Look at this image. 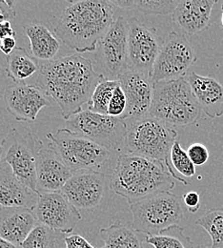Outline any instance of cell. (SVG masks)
Here are the masks:
<instances>
[{
  "label": "cell",
  "mask_w": 223,
  "mask_h": 248,
  "mask_svg": "<svg viewBox=\"0 0 223 248\" xmlns=\"http://www.w3.org/2000/svg\"><path fill=\"white\" fill-rule=\"evenodd\" d=\"M106 79L93 62L79 54L49 61L39 67L36 86L59 104L67 121L88 104L96 86Z\"/></svg>",
  "instance_id": "1"
},
{
  "label": "cell",
  "mask_w": 223,
  "mask_h": 248,
  "mask_svg": "<svg viewBox=\"0 0 223 248\" xmlns=\"http://www.w3.org/2000/svg\"><path fill=\"white\" fill-rule=\"evenodd\" d=\"M69 3L54 33L76 53L95 52L115 22L117 7L111 0H69Z\"/></svg>",
  "instance_id": "2"
},
{
  "label": "cell",
  "mask_w": 223,
  "mask_h": 248,
  "mask_svg": "<svg viewBox=\"0 0 223 248\" xmlns=\"http://www.w3.org/2000/svg\"><path fill=\"white\" fill-rule=\"evenodd\" d=\"M176 180L166 165L140 155L120 153L111 176L110 188L131 204L153 195L170 192Z\"/></svg>",
  "instance_id": "3"
},
{
  "label": "cell",
  "mask_w": 223,
  "mask_h": 248,
  "mask_svg": "<svg viewBox=\"0 0 223 248\" xmlns=\"http://www.w3.org/2000/svg\"><path fill=\"white\" fill-rule=\"evenodd\" d=\"M126 124L127 129L121 153L160 161L166 165L176 181L184 186L189 185V183L180 179L171 166V150L178 136L172 126L149 116L129 121Z\"/></svg>",
  "instance_id": "4"
},
{
  "label": "cell",
  "mask_w": 223,
  "mask_h": 248,
  "mask_svg": "<svg viewBox=\"0 0 223 248\" xmlns=\"http://www.w3.org/2000/svg\"><path fill=\"white\" fill-rule=\"evenodd\" d=\"M201 109L185 78L155 83L148 116L170 126H187L200 117Z\"/></svg>",
  "instance_id": "5"
},
{
  "label": "cell",
  "mask_w": 223,
  "mask_h": 248,
  "mask_svg": "<svg viewBox=\"0 0 223 248\" xmlns=\"http://www.w3.org/2000/svg\"><path fill=\"white\" fill-rule=\"evenodd\" d=\"M133 215L132 229L146 236L157 235L164 229L178 225L183 208L178 196L162 192L130 205Z\"/></svg>",
  "instance_id": "6"
},
{
  "label": "cell",
  "mask_w": 223,
  "mask_h": 248,
  "mask_svg": "<svg viewBox=\"0 0 223 248\" xmlns=\"http://www.w3.org/2000/svg\"><path fill=\"white\" fill-rule=\"evenodd\" d=\"M47 139L56 147L64 163L72 172L102 168L110 157V151L96 142L71 131L59 129L48 133Z\"/></svg>",
  "instance_id": "7"
},
{
  "label": "cell",
  "mask_w": 223,
  "mask_h": 248,
  "mask_svg": "<svg viewBox=\"0 0 223 248\" xmlns=\"http://www.w3.org/2000/svg\"><path fill=\"white\" fill-rule=\"evenodd\" d=\"M68 129L109 151L122 152L127 124L119 118L81 110L66 121Z\"/></svg>",
  "instance_id": "8"
},
{
  "label": "cell",
  "mask_w": 223,
  "mask_h": 248,
  "mask_svg": "<svg viewBox=\"0 0 223 248\" xmlns=\"http://www.w3.org/2000/svg\"><path fill=\"white\" fill-rule=\"evenodd\" d=\"M3 157L15 175L33 191L36 186V163L40 150L44 147L38 137L31 133H20L17 129L11 130L2 140Z\"/></svg>",
  "instance_id": "9"
},
{
  "label": "cell",
  "mask_w": 223,
  "mask_h": 248,
  "mask_svg": "<svg viewBox=\"0 0 223 248\" xmlns=\"http://www.w3.org/2000/svg\"><path fill=\"white\" fill-rule=\"evenodd\" d=\"M197 61L193 47L184 34L171 31L155 62L152 78L155 83L185 78Z\"/></svg>",
  "instance_id": "10"
},
{
  "label": "cell",
  "mask_w": 223,
  "mask_h": 248,
  "mask_svg": "<svg viewBox=\"0 0 223 248\" xmlns=\"http://www.w3.org/2000/svg\"><path fill=\"white\" fill-rule=\"evenodd\" d=\"M128 70L152 76L164 43L156 29L148 28L135 17L128 19Z\"/></svg>",
  "instance_id": "11"
},
{
  "label": "cell",
  "mask_w": 223,
  "mask_h": 248,
  "mask_svg": "<svg viewBox=\"0 0 223 248\" xmlns=\"http://www.w3.org/2000/svg\"><path fill=\"white\" fill-rule=\"evenodd\" d=\"M127 19L119 16L99 43L103 76L109 80H119L128 70Z\"/></svg>",
  "instance_id": "12"
},
{
  "label": "cell",
  "mask_w": 223,
  "mask_h": 248,
  "mask_svg": "<svg viewBox=\"0 0 223 248\" xmlns=\"http://www.w3.org/2000/svg\"><path fill=\"white\" fill-rule=\"evenodd\" d=\"M32 211L39 223L66 234L72 233L81 219L78 209L61 191L39 193L38 202Z\"/></svg>",
  "instance_id": "13"
},
{
  "label": "cell",
  "mask_w": 223,
  "mask_h": 248,
  "mask_svg": "<svg viewBox=\"0 0 223 248\" xmlns=\"http://www.w3.org/2000/svg\"><path fill=\"white\" fill-rule=\"evenodd\" d=\"M119 81L127 100L126 110L120 119L129 122L148 116L155 86L152 76L127 70Z\"/></svg>",
  "instance_id": "14"
},
{
  "label": "cell",
  "mask_w": 223,
  "mask_h": 248,
  "mask_svg": "<svg viewBox=\"0 0 223 248\" xmlns=\"http://www.w3.org/2000/svg\"><path fill=\"white\" fill-rule=\"evenodd\" d=\"M105 176L96 170L74 172L61 193L76 209H92L103 200Z\"/></svg>",
  "instance_id": "15"
},
{
  "label": "cell",
  "mask_w": 223,
  "mask_h": 248,
  "mask_svg": "<svg viewBox=\"0 0 223 248\" xmlns=\"http://www.w3.org/2000/svg\"><path fill=\"white\" fill-rule=\"evenodd\" d=\"M4 101L7 111L18 122L33 123L39 112L50 105L47 95L36 85L15 84L6 88Z\"/></svg>",
  "instance_id": "16"
},
{
  "label": "cell",
  "mask_w": 223,
  "mask_h": 248,
  "mask_svg": "<svg viewBox=\"0 0 223 248\" xmlns=\"http://www.w3.org/2000/svg\"><path fill=\"white\" fill-rule=\"evenodd\" d=\"M73 174L52 143L40 150L36 163L38 193L61 191Z\"/></svg>",
  "instance_id": "17"
},
{
  "label": "cell",
  "mask_w": 223,
  "mask_h": 248,
  "mask_svg": "<svg viewBox=\"0 0 223 248\" xmlns=\"http://www.w3.org/2000/svg\"><path fill=\"white\" fill-rule=\"evenodd\" d=\"M217 0H183L172 14L174 23L187 35L205 31Z\"/></svg>",
  "instance_id": "18"
},
{
  "label": "cell",
  "mask_w": 223,
  "mask_h": 248,
  "mask_svg": "<svg viewBox=\"0 0 223 248\" xmlns=\"http://www.w3.org/2000/svg\"><path fill=\"white\" fill-rule=\"evenodd\" d=\"M39 193L25 186L13 172L11 166L0 163V205L5 207H24L33 209Z\"/></svg>",
  "instance_id": "19"
},
{
  "label": "cell",
  "mask_w": 223,
  "mask_h": 248,
  "mask_svg": "<svg viewBox=\"0 0 223 248\" xmlns=\"http://www.w3.org/2000/svg\"><path fill=\"white\" fill-rule=\"evenodd\" d=\"M201 109L209 118L223 116V85L211 77L189 72L185 77Z\"/></svg>",
  "instance_id": "20"
},
{
  "label": "cell",
  "mask_w": 223,
  "mask_h": 248,
  "mask_svg": "<svg viewBox=\"0 0 223 248\" xmlns=\"http://www.w3.org/2000/svg\"><path fill=\"white\" fill-rule=\"evenodd\" d=\"M38 221L32 209L0 205V238L21 246Z\"/></svg>",
  "instance_id": "21"
},
{
  "label": "cell",
  "mask_w": 223,
  "mask_h": 248,
  "mask_svg": "<svg viewBox=\"0 0 223 248\" xmlns=\"http://www.w3.org/2000/svg\"><path fill=\"white\" fill-rule=\"evenodd\" d=\"M24 31L30 40L31 53L34 59L43 62L55 60L60 49V42L45 24L32 21L24 27Z\"/></svg>",
  "instance_id": "22"
},
{
  "label": "cell",
  "mask_w": 223,
  "mask_h": 248,
  "mask_svg": "<svg viewBox=\"0 0 223 248\" xmlns=\"http://www.w3.org/2000/svg\"><path fill=\"white\" fill-rule=\"evenodd\" d=\"M39 65L22 47H16L6 59V74L16 84L32 78L39 71Z\"/></svg>",
  "instance_id": "23"
},
{
  "label": "cell",
  "mask_w": 223,
  "mask_h": 248,
  "mask_svg": "<svg viewBox=\"0 0 223 248\" xmlns=\"http://www.w3.org/2000/svg\"><path fill=\"white\" fill-rule=\"evenodd\" d=\"M103 248H143L134 231L119 222L99 230Z\"/></svg>",
  "instance_id": "24"
},
{
  "label": "cell",
  "mask_w": 223,
  "mask_h": 248,
  "mask_svg": "<svg viewBox=\"0 0 223 248\" xmlns=\"http://www.w3.org/2000/svg\"><path fill=\"white\" fill-rule=\"evenodd\" d=\"M67 236L68 234L62 231L52 229L38 222L21 246L23 248H65Z\"/></svg>",
  "instance_id": "25"
},
{
  "label": "cell",
  "mask_w": 223,
  "mask_h": 248,
  "mask_svg": "<svg viewBox=\"0 0 223 248\" xmlns=\"http://www.w3.org/2000/svg\"><path fill=\"white\" fill-rule=\"evenodd\" d=\"M144 242L154 248H196L178 225L170 226L157 235L146 236Z\"/></svg>",
  "instance_id": "26"
},
{
  "label": "cell",
  "mask_w": 223,
  "mask_h": 248,
  "mask_svg": "<svg viewBox=\"0 0 223 248\" xmlns=\"http://www.w3.org/2000/svg\"><path fill=\"white\" fill-rule=\"evenodd\" d=\"M211 237L213 248H223V208H216L206 212L195 220Z\"/></svg>",
  "instance_id": "27"
},
{
  "label": "cell",
  "mask_w": 223,
  "mask_h": 248,
  "mask_svg": "<svg viewBox=\"0 0 223 248\" xmlns=\"http://www.w3.org/2000/svg\"><path fill=\"white\" fill-rule=\"evenodd\" d=\"M119 85V80L104 79L95 89L89 101L88 109L94 113L107 115L108 107L116 88Z\"/></svg>",
  "instance_id": "28"
},
{
  "label": "cell",
  "mask_w": 223,
  "mask_h": 248,
  "mask_svg": "<svg viewBox=\"0 0 223 248\" xmlns=\"http://www.w3.org/2000/svg\"><path fill=\"white\" fill-rule=\"evenodd\" d=\"M170 162L175 173L183 181L190 184L186 179L193 178L195 175V166L192 162L187 151H185L178 140H177L171 150Z\"/></svg>",
  "instance_id": "29"
},
{
  "label": "cell",
  "mask_w": 223,
  "mask_h": 248,
  "mask_svg": "<svg viewBox=\"0 0 223 248\" xmlns=\"http://www.w3.org/2000/svg\"><path fill=\"white\" fill-rule=\"evenodd\" d=\"M178 0H134V8L145 15L173 14L179 4Z\"/></svg>",
  "instance_id": "30"
},
{
  "label": "cell",
  "mask_w": 223,
  "mask_h": 248,
  "mask_svg": "<svg viewBox=\"0 0 223 248\" xmlns=\"http://www.w3.org/2000/svg\"><path fill=\"white\" fill-rule=\"evenodd\" d=\"M127 106V100L125 93L123 92L120 84L116 88L114 94L111 98L109 107H108V116L114 118H121L124 114Z\"/></svg>",
  "instance_id": "31"
},
{
  "label": "cell",
  "mask_w": 223,
  "mask_h": 248,
  "mask_svg": "<svg viewBox=\"0 0 223 248\" xmlns=\"http://www.w3.org/2000/svg\"><path fill=\"white\" fill-rule=\"evenodd\" d=\"M187 154L194 166H201L205 164L209 159V151L201 143L191 144L187 150Z\"/></svg>",
  "instance_id": "32"
},
{
  "label": "cell",
  "mask_w": 223,
  "mask_h": 248,
  "mask_svg": "<svg viewBox=\"0 0 223 248\" xmlns=\"http://www.w3.org/2000/svg\"><path fill=\"white\" fill-rule=\"evenodd\" d=\"M15 1L0 0V23L4 21H11L16 16L15 10Z\"/></svg>",
  "instance_id": "33"
},
{
  "label": "cell",
  "mask_w": 223,
  "mask_h": 248,
  "mask_svg": "<svg viewBox=\"0 0 223 248\" xmlns=\"http://www.w3.org/2000/svg\"><path fill=\"white\" fill-rule=\"evenodd\" d=\"M65 244H66V248H95L84 237H82L78 234L68 235L66 237Z\"/></svg>",
  "instance_id": "34"
},
{
  "label": "cell",
  "mask_w": 223,
  "mask_h": 248,
  "mask_svg": "<svg viewBox=\"0 0 223 248\" xmlns=\"http://www.w3.org/2000/svg\"><path fill=\"white\" fill-rule=\"evenodd\" d=\"M183 202L188 211L193 214L200 208V196L195 191H189L183 195Z\"/></svg>",
  "instance_id": "35"
},
{
  "label": "cell",
  "mask_w": 223,
  "mask_h": 248,
  "mask_svg": "<svg viewBox=\"0 0 223 248\" xmlns=\"http://www.w3.org/2000/svg\"><path fill=\"white\" fill-rule=\"evenodd\" d=\"M16 48V40L15 37H7L0 40V51L9 56Z\"/></svg>",
  "instance_id": "36"
},
{
  "label": "cell",
  "mask_w": 223,
  "mask_h": 248,
  "mask_svg": "<svg viewBox=\"0 0 223 248\" xmlns=\"http://www.w3.org/2000/svg\"><path fill=\"white\" fill-rule=\"evenodd\" d=\"M16 32L13 29L10 21L0 23V40L7 37H15Z\"/></svg>",
  "instance_id": "37"
},
{
  "label": "cell",
  "mask_w": 223,
  "mask_h": 248,
  "mask_svg": "<svg viewBox=\"0 0 223 248\" xmlns=\"http://www.w3.org/2000/svg\"><path fill=\"white\" fill-rule=\"evenodd\" d=\"M117 8L133 9L134 8V0H111Z\"/></svg>",
  "instance_id": "38"
},
{
  "label": "cell",
  "mask_w": 223,
  "mask_h": 248,
  "mask_svg": "<svg viewBox=\"0 0 223 248\" xmlns=\"http://www.w3.org/2000/svg\"><path fill=\"white\" fill-rule=\"evenodd\" d=\"M0 248H23L22 246L13 244L11 242H8L2 238H0Z\"/></svg>",
  "instance_id": "39"
},
{
  "label": "cell",
  "mask_w": 223,
  "mask_h": 248,
  "mask_svg": "<svg viewBox=\"0 0 223 248\" xmlns=\"http://www.w3.org/2000/svg\"><path fill=\"white\" fill-rule=\"evenodd\" d=\"M2 157H3V146H2V141H0V163L2 162Z\"/></svg>",
  "instance_id": "40"
},
{
  "label": "cell",
  "mask_w": 223,
  "mask_h": 248,
  "mask_svg": "<svg viewBox=\"0 0 223 248\" xmlns=\"http://www.w3.org/2000/svg\"><path fill=\"white\" fill-rule=\"evenodd\" d=\"M222 10H223V14H222V24H223V7H222Z\"/></svg>",
  "instance_id": "41"
},
{
  "label": "cell",
  "mask_w": 223,
  "mask_h": 248,
  "mask_svg": "<svg viewBox=\"0 0 223 248\" xmlns=\"http://www.w3.org/2000/svg\"><path fill=\"white\" fill-rule=\"evenodd\" d=\"M211 248V247H210V248H206V247H203V246H198V247H197V248Z\"/></svg>",
  "instance_id": "42"
}]
</instances>
